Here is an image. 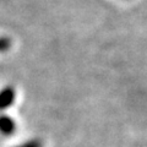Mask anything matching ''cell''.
<instances>
[{
    "label": "cell",
    "instance_id": "cell-1",
    "mask_svg": "<svg viewBox=\"0 0 147 147\" xmlns=\"http://www.w3.org/2000/svg\"><path fill=\"white\" fill-rule=\"evenodd\" d=\"M16 99V92L13 87L9 86L0 91V110H4L13 104Z\"/></svg>",
    "mask_w": 147,
    "mask_h": 147
},
{
    "label": "cell",
    "instance_id": "cell-2",
    "mask_svg": "<svg viewBox=\"0 0 147 147\" xmlns=\"http://www.w3.org/2000/svg\"><path fill=\"white\" fill-rule=\"evenodd\" d=\"M16 130V123L11 117H0V132L4 135H10Z\"/></svg>",
    "mask_w": 147,
    "mask_h": 147
},
{
    "label": "cell",
    "instance_id": "cell-3",
    "mask_svg": "<svg viewBox=\"0 0 147 147\" xmlns=\"http://www.w3.org/2000/svg\"><path fill=\"white\" fill-rule=\"evenodd\" d=\"M12 47V40L9 37H0V53H6Z\"/></svg>",
    "mask_w": 147,
    "mask_h": 147
},
{
    "label": "cell",
    "instance_id": "cell-4",
    "mask_svg": "<svg viewBox=\"0 0 147 147\" xmlns=\"http://www.w3.org/2000/svg\"><path fill=\"white\" fill-rule=\"evenodd\" d=\"M16 147H43V144H42V141H39V140H31V141H27L25 144L16 146Z\"/></svg>",
    "mask_w": 147,
    "mask_h": 147
}]
</instances>
